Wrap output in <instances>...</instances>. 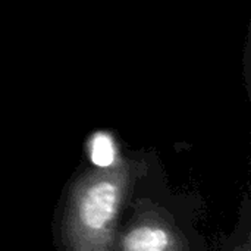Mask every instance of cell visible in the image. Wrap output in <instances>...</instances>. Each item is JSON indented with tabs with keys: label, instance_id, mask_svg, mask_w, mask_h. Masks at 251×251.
Here are the masks:
<instances>
[{
	"label": "cell",
	"instance_id": "1",
	"mask_svg": "<svg viewBox=\"0 0 251 251\" xmlns=\"http://www.w3.org/2000/svg\"><path fill=\"white\" fill-rule=\"evenodd\" d=\"M116 204V190L110 182L91 187L81 204V219L91 229H101L112 218Z\"/></svg>",
	"mask_w": 251,
	"mask_h": 251
},
{
	"label": "cell",
	"instance_id": "2",
	"mask_svg": "<svg viewBox=\"0 0 251 251\" xmlns=\"http://www.w3.org/2000/svg\"><path fill=\"white\" fill-rule=\"evenodd\" d=\"M168 247V235L159 228H138L129 232L124 241V249L132 251H162Z\"/></svg>",
	"mask_w": 251,
	"mask_h": 251
},
{
	"label": "cell",
	"instance_id": "3",
	"mask_svg": "<svg viewBox=\"0 0 251 251\" xmlns=\"http://www.w3.org/2000/svg\"><path fill=\"white\" fill-rule=\"evenodd\" d=\"M91 159L97 166L107 168L115 160V149L109 135L97 134L91 141Z\"/></svg>",
	"mask_w": 251,
	"mask_h": 251
}]
</instances>
